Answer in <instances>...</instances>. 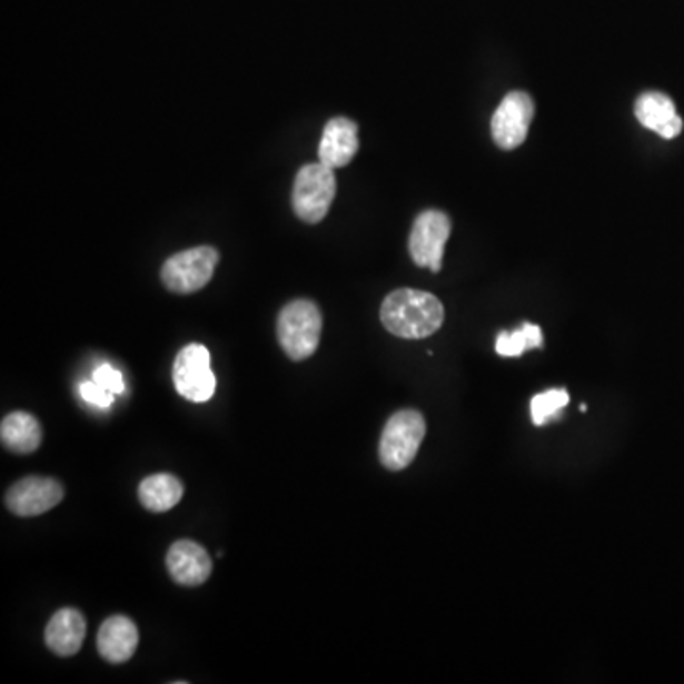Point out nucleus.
Wrapping results in <instances>:
<instances>
[{
    "instance_id": "nucleus-1",
    "label": "nucleus",
    "mask_w": 684,
    "mask_h": 684,
    "mask_svg": "<svg viewBox=\"0 0 684 684\" xmlns=\"http://www.w3.org/2000/svg\"><path fill=\"white\" fill-rule=\"evenodd\" d=\"M444 319L442 300L418 289H396L380 307L383 326L399 339H426L442 327Z\"/></svg>"
},
{
    "instance_id": "nucleus-2",
    "label": "nucleus",
    "mask_w": 684,
    "mask_h": 684,
    "mask_svg": "<svg viewBox=\"0 0 684 684\" xmlns=\"http://www.w3.org/2000/svg\"><path fill=\"white\" fill-rule=\"evenodd\" d=\"M324 318L318 305L308 299L287 303L278 314V343L287 358L303 361L318 350Z\"/></svg>"
},
{
    "instance_id": "nucleus-3",
    "label": "nucleus",
    "mask_w": 684,
    "mask_h": 684,
    "mask_svg": "<svg viewBox=\"0 0 684 684\" xmlns=\"http://www.w3.org/2000/svg\"><path fill=\"white\" fill-rule=\"evenodd\" d=\"M424 434L426 423L418 410L404 409L391 415L378 444V458L383 466L391 472L407 468L420 449Z\"/></svg>"
},
{
    "instance_id": "nucleus-4",
    "label": "nucleus",
    "mask_w": 684,
    "mask_h": 684,
    "mask_svg": "<svg viewBox=\"0 0 684 684\" xmlns=\"http://www.w3.org/2000/svg\"><path fill=\"white\" fill-rule=\"evenodd\" d=\"M337 195V179L326 163H307L297 171L294 185L295 216L300 221L319 222L329 214Z\"/></svg>"
},
{
    "instance_id": "nucleus-5",
    "label": "nucleus",
    "mask_w": 684,
    "mask_h": 684,
    "mask_svg": "<svg viewBox=\"0 0 684 684\" xmlns=\"http://www.w3.org/2000/svg\"><path fill=\"white\" fill-rule=\"evenodd\" d=\"M217 262H219V251L211 246L185 249L163 262L160 278L171 294H196L208 286L209 280L214 278Z\"/></svg>"
},
{
    "instance_id": "nucleus-6",
    "label": "nucleus",
    "mask_w": 684,
    "mask_h": 684,
    "mask_svg": "<svg viewBox=\"0 0 684 684\" xmlns=\"http://www.w3.org/2000/svg\"><path fill=\"white\" fill-rule=\"evenodd\" d=\"M174 386L177 394L192 404H206L216 394V375L209 367V350L204 345L181 348L174 361Z\"/></svg>"
},
{
    "instance_id": "nucleus-7",
    "label": "nucleus",
    "mask_w": 684,
    "mask_h": 684,
    "mask_svg": "<svg viewBox=\"0 0 684 684\" xmlns=\"http://www.w3.org/2000/svg\"><path fill=\"white\" fill-rule=\"evenodd\" d=\"M449 236L450 219L447 214L437 209L423 211L410 228L409 254L415 265L439 272Z\"/></svg>"
},
{
    "instance_id": "nucleus-8",
    "label": "nucleus",
    "mask_w": 684,
    "mask_h": 684,
    "mask_svg": "<svg viewBox=\"0 0 684 684\" xmlns=\"http://www.w3.org/2000/svg\"><path fill=\"white\" fill-rule=\"evenodd\" d=\"M535 117V103L525 91H509L496 107L490 122L495 143L504 150L517 149L527 139L528 126Z\"/></svg>"
},
{
    "instance_id": "nucleus-9",
    "label": "nucleus",
    "mask_w": 684,
    "mask_h": 684,
    "mask_svg": "<svg viewBox=\"0 0 684 684\" xmlns=\"http://www.w3.org/2000/svg\"><path fill=\"white\" fill-rule=\"evenodd\" d=\"M63 485L53 477L29 476L13 483L4 496V504L13 515L34 517L56 508L63 500Z\"/></svg>"
},
{
    "instance_id": "nucleus-10",
    "label": "nucleus",
    "mask_w": 684,
    "mask_h": 684,
    "mask_svg": "<svg viewBox=\"0 0 684 684\" xmlns=\"http://www.w3.org/2000/svg\"><path fill=\"white\" fill-rule=\"evenodd\" d=\"M166 567L170 573L171 581L179 586H202L204 582L211 576V557L206 547L195 541H177L171 544L166 554Z\"/></svg>"
},
{
    "instance_id": "nucleus-11",
    "label": "nucleus",
    "mask_w": 684,
    "mask_h": 684,
    "mask_svg": "<svg viewBox=\"0 0 684 684\" xmlns=\"http://www.w3.org/2000/svg\"><path fill=\"white\" fill-rule=\"evenodd\" d=\"M358 125L346 117L331 118L319 141V162L333 170L345 168L358 155Z\"/></svg>"
},
{
    "instance_id": "nucleus-12",
    "label": "nucleus",
    "mask_w": 684,
    "mask_h": 684,
    "mask_svg": "<svg viewBox=\"0 0 684 684\" xmlns=\"http://www.w3.org/2000/svg\"><path fill=\"white\" fill-rule=\"evenodd\" d=\"M139 632L133 619L115 614L105 619L98 632V652L109 664H125L136 654Z\"/></svg>"
},
{
    "instance_id": "nucleus-13",
    "label": "nucleus",
    "mask_w": 684,
    "mask_h": 684,
    "mask_svg": "<svg viewBox=\"0 0 684 684\" xmlns=\"http://www.w3.org/2000/svg\"><path fill=\"white\" fill-rule=\"evenodd\" d=\"M85 614L77 608H61L53 614L44 630V643L53 654L69 658L80 651L85 643Z\"/></svg>"
},
{
    "instance_id": "nucleus-14",
    "label": "nucleus",
    "mask_w": 684,
    "mask_h": 684,
    "mask_svg": "<svg viewBox=\"0 0 684 684\" xmlns=\"http://www.w3.org/2000/svg\"><path fill=\"white\" fill-rule=\"evenodd\" d=\"M635 117L641 125L664 139H673L683 131V118L678 117L675 103L658 91H648L637 99Z\"/></svg>"
},
{
    "instance_id": "nucleus-15",
    "label": "nucleus",
    "mask_w": 684,
    "mask_h": 684,
    "mask_svg": "<svg viewBox=\"0 0 684 684\" xmlns=\"http://www.w3.org/2000/svg\"><path fill=\"white\" fill-rule=\"evenodd\" d=\"M2 445L18 455H31L42 444V428L33 415L26 410H13L0 424Z\"/></svg>"
},
{
    "instance_id": "nucleus-16",
    "label": "nucleus",
    "mask_w": 684,
    "mask_h": 684,
    "mask_svg": "<svg viewBox=\"0 0 684 684\" xmlns=\"http://www.w3.org/2000/svg\"><path fill=\"white\" fill-rule=\"evenodd\" d=\"M182 493H185L182 483L171 474H155L139 483V502L143 504L145 509L155 514H163L176 508L181 502Z\"/></svg>"
},
{
    "instance_id": "nucleus-17",
    "label": "nucleus",
    "mask_w": 684,
    "mask_h": 684,
    "mask_svg": "<svg viewBox=\"0 0 684 684\" xmlns=\"http://www.w3.org/2000/svg\"><path fill=\"white\" fill-rule=\"evenodd\" d=\"M542 345H544V335L541 327L535 324H523L515 331H502L496 337L495 348L504 358H517L527 350L541 348Z\"/></svg>"
},
{
    "instance_id": "nucleus-18",
    "label": "nucleus",
    "mask_w": 684,
    "mask_h": 684,
    "mask_svg": "<svg viewBox=\"0 0 684 684\" xmlns=\"http://www.w3.org/2000/svg\"><path fill=\"white\" fill-rule=\"evenodd\" d=\"M568 391L563 388H554V390L542 391L531 402V418L536 426L552 423L559 417L561 410L567 407Z\"/></svg>"
},
{
    "instance_id": "nucleus-19",
    "label": "nucleus",
    "mask_w": 684,
    "mask_h": 684,
    "mask_svg": "<svg viewBox=\"0 0 684 684\" xmlns=\"http://www.w3.org/2000/svg\"><path fill=\"white\" fill-rule=\"evenodd\" d=\"M93 380H96L99 386L107 388V390L115 391L117 396L125 391V378H122V373L117 371L112 365H99L98 369L93 371Z\"/></svg>"
},
{
    "instance_id": "nucleus-20",
    "label": "nucleus",
    "mask_w": 684,
    "mask_h": 684,
    "mask_svg": "<svg viewBox=\"0 0 684 684\" xmlns=\"http://www.w3.org/2000/svg\"><path fill=\"white\" fill-rule=\"evenodd\" d=\"M80 396L88 404L96 405V407H109L115 402V391L107 390L103 386H99L93 378L90 383L80 385Z\"/></svg>"
}]
</instances>
